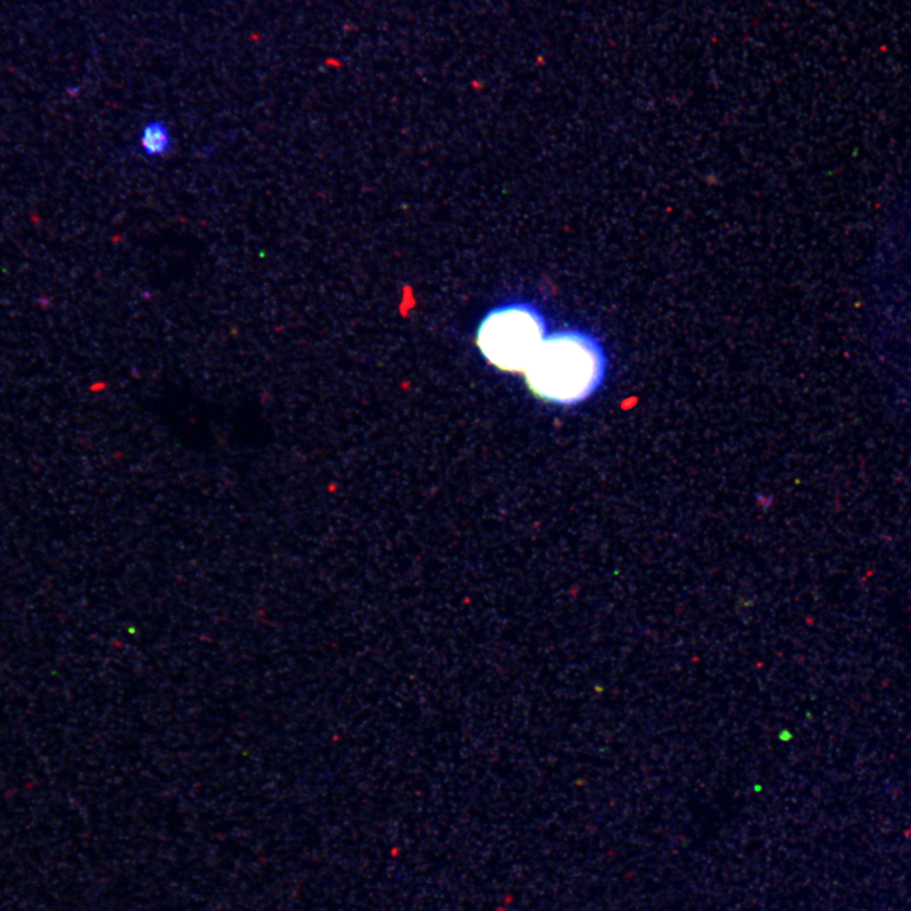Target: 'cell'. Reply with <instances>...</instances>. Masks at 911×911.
Here are the masks:
<instances>
[{"label": "cell", "mask_w": 911, "mask_h": 911, "mask_svg": "<svg viewBox=\"0 0 911 911\" xmlns=\"http://www.w3.org/2000/svg\"><path fill=\"white\" fill-rule=\"evenodd\" d=\"M547 336V321L541 309L531 303L515 302L486 314L476 343L485 360L496 369L524 374Z\"/></svg>", "instance_id": "cell-2"}, {"label": "cell", "mask_w": 911, "mask_h": 911, "mask_svg": "<svg viewBox=\"0 0 911 911\" xmlns=\"http://www.w3.org/2000/svg\"><path fill=\"white\" fill-rule=\"evenodd\" d=\"M607 369L602 343L589 333L569 329L547 336L524 375L536 397L548 403L575 405L600 389Z\"/></svg>", "instance_id": "cell-1"}, {"label": "cell", "mask_w": 911, "mask_h": 911, "mask_svg": "<svg viewBox=\"0 0 911 911\" xmlns=\"http://www.w3.org/2000/svg\"><path fill=\"white\" fill-rule=\"evenodd\" d=\"M138 147L141 154L149 160H161L174 149V135L169 123L164 119H151L143 124L138 133Z\"/></svg>", "instance_id": "cell-3"}]
</instances>
